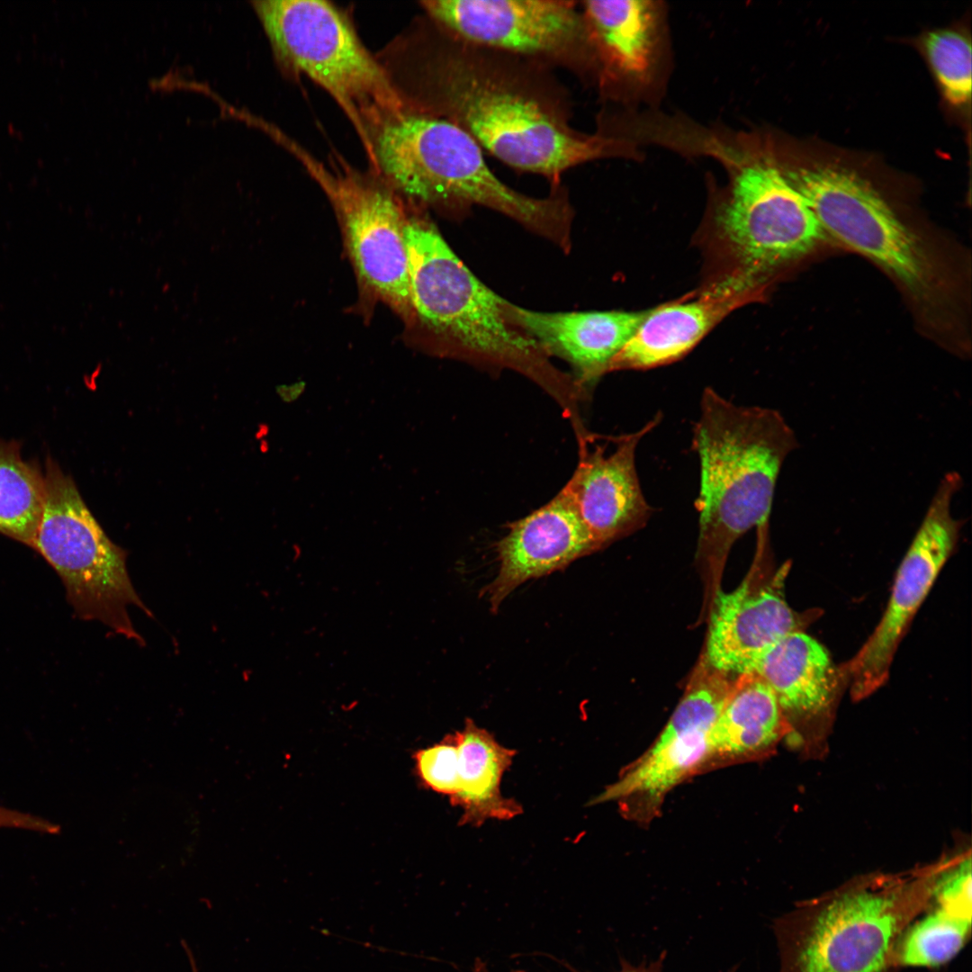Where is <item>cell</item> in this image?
I'll use <instances>...</instances> for the list:
<instances>
[{"mask_svg": "<svg viewBox=\"0 0 972 972\" xmlns=\"http://www.w3.org/2000/svg\"><path fill=\"white\" fill-rule=\"evenodd\" d=\"M378 59L409 113L454 123L506 166L554 186L571 168L627 154L616 136L572 126L556 71L464 40L425 14Z\"/></svg>", "mask_w": 972, "mask_h": 972, "instance_id": "cell-1", "label": "cell"}, {"mask_svg": "<svg viewBox=\"0 0 972 972\" xmlns=\"http://www.w3.org/2000/svg\"><path fill=\"white\" fill-rule=\"evenodd\" d=\"M692 446L700 464L697 557L719 573L740 536L769 529L781 467L798 442L779 411L738 406L706 388Z\"/></svg>", "mask_w": 972, "mask_h": 972, "instance_id": "cell-2", "label": "cell"}, {"mask_svg": "<svg viewBox=\"0 0 972 972\" xmlns=\"http://www.w3.org/2000/svg\"><path fill=\"white\" fill-rule=\"evenodd\" d=\"M374 150V173L415 202L450 210L480 205L560 246L570 238L572 210L562 187L543 198L518 192L491 171L482 148L446 120L409 113L379 132Z\"/></svg>", "mask_w": 972, "mask_h": 972, "instance_id": "cell-3", "label": "cell"}, {"mask_svg": "<svg viewBox=\"0 0 972 972\" xmlns=\"http://www.w3.org/2000/svg\"><path fill=\"white\" fill-rule=\"evenodd\" d=\"M941 860L855 878L776 922L779 972H886L911 920L930 904Z\"/></svg>", "mask_w": 972, "mask_h": 972, "instance_id": "cell-4", "label": "cell"}, {"mask_svg": "<svg viewBox=\"0 0 972 972\" xmlns=\"http://www.w3.org/2000/svg\"><path fill=\"white\" fill-rule=\"evenodd\" d=\"M282 69L306 76L338 104L372 169L379 132L409 114L386 70L344 10L320 0L251 2Z\"/></svg>", "mask_w": 972, "mask_h": 972, "instance_id": "cell-5", "label": "cell"}, {"mask_svg": "<svg viewBox=\"0 0 972 972\" xmlns=\"http://www.w3.org/2000/svg\"><path fill=\"white\" fill-rule=\"evenodd\" d=\"M405 240L415 320L448 349L532 377L552 371L540 346L508 319L507 301L470 271L433 224L409 218Z\"/></svg>", "mask_w": 972, "mask_h": 972, "instance_id": "cell-6", "label": "cell"}, {"mask_svg": "<svg viewBox=\"0 0 972 972\" xmlns=\"http://www.w3.org/2000/svg\"><path fill=\"white\" fill-rule=\"evenodd\" d=\"M704 144L728 172L716 225L742 272L758 277L802 257L822 241L825 233L806 200L755 137L712 136Z\"/></svg>", "mask_w": 972, "mask_h": 972, "instance_id": "cell-7", "label": "cell"}, {"mask_svg": "<svg viewBox=\"0 0 972 972\" xmlns=\"http://www.w3.org/2000/svg\"><path fill=\"white\" fill-rule=\"evenodd\" d=\"M60 577L78 617L144 643L128 614L133 605L151 616L132 586L126 552L111 541L84 502L73 479L46 460L44 500L31 546Z\"/></svg>", "mask_w": 972, "mask_h": 972, "instance_id": "cell-8", "label": "cell"}, {"mask_svg": "<svg viewBox=\"0 0 972 972\" xmlns=\"http://www.w3.org/2000/svg\"><path fill=\"white\" fill-rule=\"evenodd\" d=\"M424 14L472 43L562 70L597 88L598 66L580 2L425 0Z\"/></svg>", "mask_w": 972, "mask_h": 972, "instance_id": "cell-9", "label": "cell"}, {"mask_svg": "<svg viewBox=\"0 0 972 972\" xmlns=\"http://www.w3.org/2000/svg\"><path fill=\"white\" fill-rule=\"evenodd\" d=\"M278 136L332 203L360 281L406 321H414L405 240L409 218L392 188L341 158L328 167L290 138Z\"/></svg>", "mask_w": 972, "mask_h": 972, "instance_id": "cell-10", "label": "cell"}, {"mask_svg": "<svg viewBox=\"0 0 972 972\" xmlns=\"http://www.w3.org/2000/svg\"><path fill=\"white\" fill-rule=\"evenodd\" d=\"M786 172L824 233L877 262L914 294L930 290L934 274L922 243L865 180L828 166Z\"/></svg>", "mask_w": 972, "mask_h": 972, "instance_id": "cell-11", "label": "cell"}, {"mask_svg": "<svg viewBox=\"0 0 972 972\" xmlns=\"http://www.w3.org/2000/svg\"><path fill=\"white\" fill-rule=\"evenodd\" d=\"M962 487V476L956 471L941 478L900 563L883 616L857 654L842 668L855 701L868 698L887 680L910 622L954 552L964 521L953 516L951 507Z\"/></svg>", "mask_w": 972, "mask_h": 972, "instance_id": "cell-12", "label": "cell"}, {"mask_svg": "<svg viewBox=\"0 0 972 972\" xmlns=\"http://www.w3.org/2000/svg\"><path fill=\"white\" fill-rule=\"evenodd\" d=\"M752 672L775 694L789 726L790 745L806 760L826 756L847 683L826 648L804 631L794 632L767 649Z\"/></svg>", "mask_w": 972, "mask_h": 972, "instance_id": "cell-13", "label": "cell"}, {"mask_svg": "<svg viewBox=\"0 0 972 972\" xmlns=\"http://www.w3.org/2000/svg\"><path fill=\"white\" fill-rule=\"evenodd\" d=\"M786 574L769 582L747 578L730 592L714 591L706 661L729 676L751 673L760 656L784 636L805 627L816 612L799 614L782 592Z\"/></svg>", "mask_w": 972, "mask_h": 972, "instance_id": "cell-14", "label": "cell"}, {"mask_svg": "<svg viewBox=\"0 0 972 972\" xmlns=\"http://www.w3.org/2000/svg\"><path fill=\"white\" fill-rule=\"evenodd\" d=\"M661 418L658 414L641 429L586 452L564 487L599 547L639 527L652 512L640 486L635 450Z\"/></svg>", "mask_w": 972, "mask_h": 972, "instance_id": "cell-15", "label": "cell"}, {"mask_svg": "<svg viewBox=\"0 0 972 972\" xmlns=\"http://www.w3.org/2000/svg\"><path fill=\"white\" fill-rule=\"evenodd\" d=\"M598 547L563 488L548 503L509 526L497 544L498 574L483 594L496 611L523 582L562 570Z\"/></svg>", "mask_w": 972, "mask_h": 972, "instance_id": "cell-16", "label": "cell"}, {"mask_svg": "<svg viewBox=\"0 0 972 972\" xmlns=\"http://www.w3.org/2000/svg\"><path fill=\"white\" fill-rule=\"evenodd\" d=\"M758 293V278L741 271L715 283L691 301L648 310L611 362L609 372L648 369L681 358L730 311Z\"/></svg>", "mask_w": 972, "mask_h": 972, "instance_id": "cell-17", "label": "cell"}, {"mask_svg": "<svg viewBox=\"0 0 972 972\" xmlns=\"http://www.w3.org/2000/svg\"><path fill=\"white\" fill-rule=\"evenodd\" d=\"M508 319L546 355L559 356L591 383L609 372L615 356L633 337L648 310L542 312L507 301Z\"/></svg>", "mask_w": 972, "mask_h": 972, "instance_id": "cell-18", "label": "cell"}, {"mask_svg": "<svg viewBox=\"0 0 972 972\" xmlns=\"http://www.w3.org/2000/svg\"><path fill=\"white\" fill-rule=\"evenodd\" d=\"M589 23L597 62V89L614 96L628 86L647 83L655 66L660 8L652 1L580 2Z\"/></svg>", "mask_w": 972, "mask_h": 972, "instance_id": "cell-19", "label": "cell"}, {"mask_svg": "<svg viewBox=\"0 0 972 972\" xmlns=\"http://www.w3.org/2000/svg\"><path fill=\"white\" fill-rule=\"evenodd\" d=\"M458 752V791L451 798L461 807V824L481 825L489 819L509 820L522 813L514 799L502 796L500 783L516 751L499 743L487 730L467 719L454 734Z\"/></svg>", "mask_w": 972, "mask_h": 972, "instance_id": "cell-20", "label": "cell"}, {"mask_svg": "<svg viewBox=\"0 0 972 972\" xmlns=\"http://www.w3.org/2000/svg\"><path fill=\"white\" fill-rule=\"evenodd\" d=\"M789 726L770 688L754 672L736 677L709 733L713 754L743 756L771 752Z\"/></svg>", "mask_w": 972, "mask_h": 972, "instance_id": "cell-21", "label": "cell"}, {"mask_svg": "<svg viewBox=\"0 0 972 972\" xmlns=\"http://www.w3.org/2000/svg\"><path fill=\"white\" fill-rule=\"evenodd\" d=\"M712 755L709 733L688 732L654 742L594 803L634 796L660 799Z\"/></svg>", "mask_w": 972, "mask_h": 972, "instance_id": "cell-22", "label": "cell"}, {"mask_svg": "<svg viewBox=\"0 0 972 972\" xmlns=\"http://www.w3.org/2000/svg\"><path fill=\"white\" fill-rule=\"evenodd\" d=\"M44 500V475L21 455V444L0 439V533L31 546Z\"/></svg>", "mask_w": 972, "mask_h": 972, "instance_id": "cell-23", "label": "cell"}, {"mask_svg": "<svg viewBox=\"0 0 972 972\" xmlns=\"http://www.w3.org/2000/svg\"><path fill=\"white\" fill-rule=\"evenodd\" d=\"M970 928L971 919L933 904L927 914L906 928L900 936L894 959L902 966L943 965L963 948Z\"/></svg>", "mask_w": 972, "mask_h": 972, "instance_id": "cell-24", "label": "cell"}, {"mask_svg": "<svg viewBox=\"0 0 972 972\" xmlns=\"http://www.w3.org/2000/svg\"><path fill=\"white\" fill-rule=\"evenodd\" d=\"M713 668L703 657L685 694L655 742L680 734L707 732L719 717L734 680Z\"/></svg>", "mask_w": 972, "mask_h": 972, "instance_id": "cell-25", "label": "cell"}, {"mask_svg": "<svg viewBox=\"0 0 972 972\" xmlns=\"http://www.w3.org/2000/svg\"><path fill=\"white\" fill-rule=\"evenodd\" d=\"M924 49L947 100L960 105L971 96V45L963 34L950 30L929 32Z\"/></svg>", "mask_w": 972, "mask_h": 972, "instance_id": "cell-26", "label": "cell"}, {"mask_svg": "<svg viewBox=\"0 0 972 972\" xmlns=\"http://www.w3.org/2000/svg\"><path fill=\"white\" fill-rule=\"evenodd\" d=\"M418 774L433 791L454 797L458 791V752L454 734L416 755Z\"/></svg>", "mask_w": 972, "mask_h": 972, "instance_id": "cell-27", "label": "cell"}, {"mask_svg": "<svg viewBox=\"0 0 972 972\" xmlns=\"http://www.w3.org/2000/svg\"><path fill=\"white\" fill-rule=\"evenodd\" d=\"M0 827H16L56 833L58 826L42 818L0 806Z\"/></svg>", "mask_w": 972, "mask_h": 972, "instance_id": "cell-28", "label": "cell"}, {"mask_svg": "<svg viewBox=\"0 0 972 972\" xmlns=\"http://www.w3.org/2000/svg\"><path fill=\"white\" fill-rule=\"evenodd\" d=\"M622 972H644V971H641V970H634V969H633V970H625V971H622Z\"/></svg>", "mask_w": 972, "mask_h": 972, "instance_id": "cell-29", "label": "cell"}, {"mask_svg": "<svg viewBox=\"0 0 972 972\" xmlns=\"http://www.w3.org/2000/svg\"><path fill=\"white\" fill-rule=\"evenodd\" d=\"M476 972H487V971H483L482 969H481V970H477ZM516 972H521V971H516Z\"/></svg>", "mask_w": 972, "mask_h": 972, "instance_id": "cell-30", "label": "cell"}]
</instances>
